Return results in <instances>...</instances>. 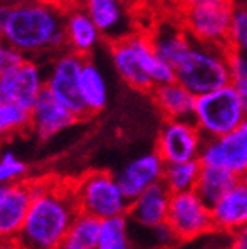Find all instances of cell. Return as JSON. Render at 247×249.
<instances>
[{"instance_id": "6da1fadb", "label": "cell", "mask_w": 247, "mask_h": 249, "mask_svg": "<svg viewBox=\"0 0 247 249\" xmlns=\"http://www.w3.org/2000/svg\"><path fill=\"white\" fill-rule=\"evenodd\" d=\"M64 0L61 2H14L2 5L0 38L24 59L66 51Z\"/></svg>"}, {"instance_id": "7a4b0ae2", "label": "cell", "mask_w": 247, "mask_h": 249, "mask_svg": "<svg viewBox=\"0 0 247 249\" xmlns=\"http://www.w3.org/2000/svg\"><path fill=\"white\" fill-rule=\"evenodd\" d=\"M31 204L18 241L23 249H59L80 213L74 183L31 180Z\"/></svg>"}, {"instance_id": "3957f363", "label": "cell", "mask_w": 247, "mask_h": 249, "mask_svg": "<svg viewBox=\"0 0 247 249\" xmlns=\"http://www.w3.org/2000/svg\"><path fill=\"white\" fill-rule=\"evenodd\" d=\"M235 0H178L171 14L197 43L228 49Z\"/></svg>"}, {"instance_id": "277c9868", "label": "cell", "mask_w": 247, "mask_h": 249, "mask_svg": "<svg viewBox=\"0 0 247 249\" xmlns=\"http://www.w3.org/2000/svg\"><path fill=\"white\" fill-rule=\"evenodd\" d=\"M175 82L183 85L195 97L228 87L230 51L194 42L185 57L175 66Z\"/></svg>"}, {"instance_id": "5b68a950", "label": "cell", "mask_w": 247, "mask_h": 249, "mask_svg": "<svg viewBox=\"0 0 247 249\" xmlns=\"http://www.w3.org/2000/svg\"><path fill=\"white\" fill-rule=\"evenodd\" d=\"M247 118L232 85L195 99L192 121L206 140H216L239 128Z\"/></svg>"}, {"instance_id": "8992f818", "label": "cell", "mask_w": 247, "mask_h": 249, "mask_svg": "<svg viewBox=\"0 0 247 249\" xmlns=\"http://www.w3.org/2000/svg\"><path fill=\"white\" fill-rule=\"evenodd\" d=\"M74 194L81 213L99 218L101 222L126 214L130 208V201L121 192L116 177L109 171L95 170L81 177L74 183Z\"/></svg>"}, {"instance_id": "52a82bcc", "label": "cell", "mask_w": 247, "mask_h": 249, "mask_svg": "<svg viewBox=\"0 0 247 249\" xmlns=\"http://www.w3.org/2000/svg\"><path fill=\"white\" fill-rule=\"evenodd\" d=\"M85 57L62 51L55 54L45 71V92L68 107L78 120H87L88 111L80 95V73Z\"/></svg>"}, {"instance_id": "ba28073f", "label": "cell", "mask_w": 247, "mask_h": 249, "mask_svg": "<svg viewBox=\"0 0 247 249\" xmlns=\"http://www.w3.org/2000/svg\"><path fill=\"white\" fill-rule=\"evenodd\" d=\"M166 225L173 230L180 242L204 237L214 230L211 208L195 194V191L171 194Z\"/></svg>"}, {"instance_id": "9c48e42d", "label": "cell", "mask_w": 247, "mask_h": 249, "mask_svg": "<svg viewBox=\"0 0 247 249\" xmlns=\"http://www.w3.org/2000/svg\"><path fill=\"white\" fill-rule=\"evenodd\" d=\"M206 139L192 120H164L156 139V152L164 164L199 160Z\"/></svg>"}, {"instance_id": "30bf717a", "label": "cell", "mask_w": 247, "mask_h": 249, "mask_svg": "<svg viewBox=\"0 0 247 249\" xmlns=\"http://www.w3.org/2000/svg\"><path fill=\"white\" fill-rule=\"evenodd\" d=\"M45 90V70L35 59H23L0 76V102L30 109Z\"/></svg>"}, {"instance_id": "8fae6325", "label": "cell", "mask_w": 247, "mask_h": 249, "mask_svg": "<svg viewBox=\"0 0 247 249\" xmlns=\"http://www.w3.org/2000/svg\"><path fill=\"white\" fill-rule=\"evenodd\" d=\"M199 161L202 166L228 170L239 178L247 177V118L232 133L216 140H206Z\"/></svg>"}, {"instance_id": "7c38bea8", "label": "cell", "mask_w": 247, "mask_h": 249, "mask_svg": "<svg viewBox=\"0 0 247 249\" xmlns=\"http://www.w3.org/2000/svg\"><path fill=\"white\" fill-rule=\"evenodd\" d=\"M164 168L166 164L161 156L156 151H149L128 161L114 177L124 197L131 202L151 187L162 183Z\"/></svg>"}, {"instance_id": "4fadbf2b", "label": "cell", "mask_w": 247, "mask_h": 249, "mask_svg": "<svg viewBox=\"0 0 247 249\" xmlns=\"http://www.w3.org/2000/svg\"><path fill=\"white\" fill-rule=\"evenodd\" d=\"M80 7L88 14L97 30L107 42L130 35V4L126 0H80Z\"/></svg>"}, {"instance_id": "5bb4252c", "label": "cell", "mask_w": 247, "mask_h": 249, "mask_svg": "<svg viewBox=\"0 0 247 249\" xmlns=\"http://www.w3.org/2000/svg\"><path fill=\"white\" fill-rule=\"evenodd\" d=\"M78 121L80 120L70 109L43 90L30 111V132L40 142H47L64 130L74 126Z\"/></svg>"}, {"instance_id": "9a60e30c", "label": "cell", "mask_w": 247, "mask_h": 249, "mask_svg": "<svg viewBox=\"0 0 247 249\" xmlns=\"http://www.w3.org/2000/svg\"><path fill=\"white\" fill-rule=\"evenodd\" d=\"M64 36L66 51L88 59L90 54L97 51L102 38L101 31L97 30L93 21L88 18L78 2H66L64 0Z\"/></svg>"}, {"instance_id": "2e32d148", "label": "cell", "mask_w": 247, "mask_h": 249, "mask_svg": "<svg viewBox=\"0 0 247 249\" xmlns=\"http://www.w3.org/2000/svg\"><path fill=\"white\" fill-rule=\"evenodd\" d=\"M147 35L151 38L156 54L164 62H168L173 70L178 62L185 57V54L190 51L194 43V40L187 35V31L183 30V26L178 23L173 14L166 16L159 23H156L147 31Z\"/></svg>"}, {"instance_id": "e0dca14e", "label": "cell", "mask_w": 247, "mask_h": 249, "mask_svg": "<svg viewBox=\"0 0 247 249\" xmlns=\"http://www.w3.org/2000/svg\"><path fill=\"white\" fill-rule=\"evenodd\" d=\"M214 230L227 235L247 227V177L237 180L235 185L211 206Z\"/></svg>"}, {"instance_id": "ac0fdd59", "label": "cell", "mask_w": 247, "mask_h": 249, "mask_svg": "<svg viewBox=\"0 0 247 249\" xmlns=\"http://www.w3.org/2000/svg\"><path fill=\"white\" fill-rule=\"evenodd\" d=\"M170 201L171 192L162 183H158L130 202L126 216L139 227L154 230L166 223Z\"/></svg>"}, {"instance_id": "d6986e66", "label": "cell", "mask_w": 247, "mask_h": 249, "mask_svg": "<svg viewBox=\"0 0 247 249\" xmlns=\"http://www.w3.org/2000/svg\"><path fill=\"white\" fill-rule=\"evenodd\" d=\"M109 54H111L114 70L126 85L139 90V92L151 93L154 85H152L151 78L147 76V73L143 71L142 62L137 55L130 35L123 36L120 40H114V42H109Z\"/></svg>"}, {"instance_id": "ffe728a7", "label": "cell", "mask_w": 247, "mask_h": 249, "mask_svg": "<svg viewBox=\"0 0 247 249\" xmlns=\"http://www.w3.org/2000/svg\"><path fill=\"white\" fill-rule=\"evenodd\" d=\"M30 182L9 185L5 197L0 201V239H18L31 204Z\"/></svg>"}, {"instance_id": "44dd1931", "label": "cell", "mask_w": 247, "mask_h": 249, "mask_svg": "<svg viewBox=\"0 0 247 249\" xmlns=\"http://www.w3.org/2000/svg\"><path fill=\"white\" fill-rule=\"evenodd\" d=\"M149 95L164 120H192L197 97L178 82L154 87Z\"/></svg>"}, {"instance_id": "7402d4cb", "label": "cell", "mask_w": 247, "mask_h": 249, "mask_svg": "<svg viewBox=\"0 0 247 249\" xmlns=\"http://www.w3.org/2000/svg\"><path fill=\"white\" fill-rule=\"evenodd\" d=\"M80 95L88 116L102 113L109 102V89L104 73L92 59H85L80 73Z\"/></svg>"}, {"instance_id": "603a6c76", "label": "cell", "mask_w": 247, "mask_h": 249, "mask_svg": "<svg viewBox=\"0 0 247 249\" xmlns=\"http://www.w3.org/2000/svg\"><path fill=\"white\" fill-rule=\"evenodd\" d=\"M237 180H239V177L230 173L228 170H223V168L202 166L195 185V194L211 208L235 185Z\"/></svg>"}, {"instance_id": "cb8c5ba5", "label": "cell", "mask_w": 247, "mask_h": 249, "mask_svg": "<svg viewBox=\"0 0 247 249\" xmlns=\"http://www.w3.org/2000/svg\"><path fill=\"white\" fill-rule=\"evenodd\" d=\"M101 233V220L87 213H78L59 249H97Z\"/></svg>"}, {"instance_id": "d4e9b609", "label": "cell", "mask_w": 247, "mask_h": 249, "mask_svg": "<svg viewBox=\"0 0 247 249\" xmlns=\"http://www.w3.org/2000/svg\"><path fill=\"white\" fill-rule=\"evenodd\" d=\"M201 170H202V164L199 160L166 164L164 175H162V185L166 187L171 194L192 192L195 191Z\"/></svg>"}, {"instance_id": "484cf974", "label": "cell", "mask_w": 247, "mask_h": 249, "mask_svg": "<svg viewBox=\"0 0 247 249\" xmlns=\"http://www.w3.org/2000/svg\"><path fill=\"white\" fill-rule=\"evenodd\" d=\"M97 249H131L130 218L126 214L102 220Z\"/></svg>"}, {"instance_id": "4316f807", "label": "cell", "mask_w": 247, "mask_h": 249, "mask_svg": "<svg viewBox=\"0 0 247 249\" xmlns=\"http://www.w3.org/2000/svg\"><path fill=\"white\" fill-rule=\"evenodd\" d=\"M30 130V109L14 102H0V140Z\"/></svg>"}, {"instance_id": "83f0119b", "label": "cell", "mask_w": 247, "mask_h": 249, "mask_svg": "<svg viewBox=\"0 0 247 249\" xmlns=\"http://www.w3.org/2000/svg\"><path fill=\"white\" fill-rule=\"evenodd\" d=\"M228 51L247 57V5H237L233 12L228 35Z\"/></svg>"}, {"instance_id": "f1b7e54d", "label": "cell", "mask_w": 247, "mask_h": 249, "mask_svg": "<svg viewBox=\"0 0 247 249\" xmlns=\"http://www.w3.org/2000/svg\"><path fill=\"white\" fill-rule=\"evenodd\" d=\"M28 164L11 151L0 154V185H16L24 182Z\"/></svg>"}, {"instance_id": "f546056e", "label": "cell", "mask_w": 247, "mask_h": 249, "mask_svg": "<svg viewBox=\"0 0 247 249\" xmlns=\"http://www.w3.org/2000/svg\"><path fill=\"white\" fill-rule=\"evenodd\" d=\"M23 59L24 57L16 51L14 47H11L5 40L0 38V76L4 73H7L11 68H14Z\"/></svg>"}, {"instance_id": "4dcf8cb0", "label": "cell", "mask_w": 247, "mask_h": 249, "mask_svg": "<svg viewBox=\"0 0 247 249\" xmlns=\"http://www.w3.org/2000/svg\"><path fill=\"white\" fill-rule=\"evenodd\" d=\"M152 233H154V239H156V242H158V248H161V249H171L173 246L180 244V241L176 239L173 230H171L166 223L158 227V229H154Z\"/></svg>"}, {"instance_id": "1f68e13d", "label": "cell", "mask_w": 247, "mask_h": 249, "mask_svg": "<svg viewBox=\"0 0 247 249\" xmlns=\"http://www.w3.org/2000/svg\"><path fill=\"white\" fill-rule=\"evenodd\" d=\"M225 249H247V227L232 233Z\"/></svg>"}, {"instance_id": "d6a6232c", "label": "cell", "mask_w": 247, "mask_h": 249, "mask_svg": "<svg viewBox=\"0 0 247 249\" xmlns=\"http://www.w3.org/2000/svg\"><path fill=\"white\" fill-rule=\"evenodd\" d=\"M230 85H232V89L235 90L237 97H239L244 111L247 113V78H242V80H232Z\"/></svg>"}, {"instance_id": "836d02e7", "label": "cell", "mask_w": 247, "mask_h": 249, "mask_svg": "<svg viewBox=\"0 0 247 249\" xmlns=\"http://www.w3.org/2000/svg\"><path fill=\"white\" fill-rule=\"evenodd\" d=\"M142 4H147L151 9H159V11H168V14L175 11L178 0H140Z\"/></svg>"}, {"instance_id": "e575fe53", "label": "cell", "mask_w": 247, "mask_h": 249, "mask_svg": "<svg viewBox=\"0 0 247 249\" xmlns=\"http://www.w3.org/2000/svg\"><path fill=\"white\" fill-rule=\"evenodd\" d=\"M0 249H23L18 239H0Z\"/></svg>"}, {"instance_id": "d590c367", "label": "cell", "mask_w": 247, "mask_h": 249, "mask_svg": "<svg viewBox=\"0 0 247 249\" xmlns=\"http://www.w3.org/2000/svg\"><path fill=\"white\" fill-rule=\"evenodd\" d=\"M9 191V185H0V201L5 197V194H7Z\"/></svg>"}, {"instance_id": "8d00e7d4", "label": "cell", "mask_w": 247, "mask_h": 249, "mask_svg": "<svg viewBox=\"0 0 247 249\" xmlns=\"http://www.w3.org/2000/svg\"><path fill=\"white\" fill-rule=\"evenodd\" d=\"M18 2H61V0H18Z\"/></svg>"}, {"instance_id": "74e56055", "label": "cell", "mask_w": 247, "mask_h": 249, "mask_svg": "<svg viewBox=\"0 0 247 249\" xmlns=\"http://www.w3.org/2000/svg\"><path fill=\"white\" fill-rule=\"evenodd\" d=\"M14 2H18V0H0V5H11Z\"/></svg>"}, {"instance_id": "f35d334b", "label": "cell", "mask_w": 247, "mask_h": 249, "mask_svg": "<svg viewBox=\"0 0 247 249\" xmlns=\"http://www.w3.org/2000/svg\"><path fill=\"white\" fill-rule=\"evenodd\" d=\"M0 26H2V5H0Z\"/></svg>"}, {"instance_id": "ab89813d", "label": "cell", "mask_w": 247, "mask_h": 249, "mask_svg": "<svg viewBox=\"0 0 247 249\" xmlns=\"http://www.w3.org/2000/svg\"><path fill=\"white\" fill-rule=\"evenodd\" d=\"M126 2H131V0H126Z\"/></svg>"}]
</instances>
